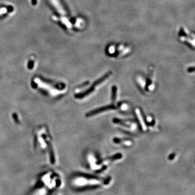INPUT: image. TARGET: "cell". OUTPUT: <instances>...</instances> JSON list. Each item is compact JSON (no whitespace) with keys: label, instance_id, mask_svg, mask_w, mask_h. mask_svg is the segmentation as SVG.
Segmentation results:
<instances>
[{"label":"cell","instance_id":"8fae6325","mask_svg":"<svg viewBox=\"0 0 195 195\" xmlns=\"http://www.w3.org/2000/svg\"><path fill=\"white\" fill-rule=\"evenodd\" d=\"M31 3L33 5H36L37 4V0H31Z\"/></svg>","mask_w":195,"mask_h":195},{"label":"cell","instance_id":"30bf717a","mask_svg":"<svg viewBox=\"0 0 195 195\" xmlns=\"http://www.w3.org/2000/svg\"><path fill=\"white\" fill-rule=\"evenodd\" d=\"M13 117H14V119L15 121H16V123H19V119H18V117L17 115H16V113H14V114H13Z\"/></svg>","mask_w":195,"mask_h":195},{"label":"cell","instance_id":"3957f363","mask_svg":"<svg viewBox=\"0 0 195 195\" xmlns=\"http://www.w3.org/2000/svg\"><path fill=\"white\" fill-rule=\"evenodd\" d=\"M111 74H112L111 72H107L105 75L103 76V77H102L101 78H100V79H99L98 80H97L96 81H95V82L93 84V85H92L91 88H90L88 90H87L86 92H84V93L76 94L75 95V97L77 99H81V98H85L86 96H87L88 94H91L94 91L95 88L98 85H99L100 84H101L102 82H104V81H105L107 79H108L110 77Z\"/></svg>","mask_w":195,"mask_h":195},{"label":"cell","instance_id":"7a4b0ae2","mask_svg":"<svg viewBox=\"0 0 195 195\" xmlns=\"http://www.w3.org/2000/svg\"><path fill=\"white\" fill-rule=\"evenodd\" d=\"M178 39L182 43H185L191 48H194V35L186 28L182 27L178 33Z\"/></svg>","mask_w":195,"mask_h":195},{"label":"cell","instance_id":"7c38bea8","mask_svg":"<svg viewBox=\"0 0 195 195\" xmlns=\"http://www.w3.org/2000/svg\"><path fill=\"white\" fill-rule=\"evenodd\" d=\"M127 106L126 104H122L121 105V108H123V109H126Z\"/></svg>","mask_w":195,"mask_h":195},{"label":"cell","instance_id":"6da1fadb","mask_svg":"<svg viewBox=\"0 0 195 195\" xmlns=\"http://www.w3.org/2000/svg\"><path fill=\"white\" fill-rule=\"evenodd\" d=\"M132 47L125 43H113L107 47L106 50L108 55L112 57H123L131 53Z\"/></svg>","mask_w":195,"mask_h":195},{"label":"cell","instance_id":"52a82bcc","mask_svg":"<svg viewBox=\"0 0 195 195\" xmlns=\"http://www.w3.org/2000/svg\"><path fill=\"white\" fill-rule=\"evenodd\" d=\"M114 142L115 143H124L123 144H125L126 145H129L131 144V142L130 140H121V139H118L117 138H115V139H114Z\"/></svg>","mask_w":195,"mask_h":195},{"label":"cell","instance_id":"5b68a950","mask_svg":"<svg viewBox=\"0 0 195 195\" xmlns=\"http://www.w3.org/2000/svg\"><path fill=\"white\" fill-rule=\"evenodd\" d=\"M48 146V151H49V153H50V160L52 164H54L55 163V156H54V151L53 149V147L51 145V144L48 142L47 140H45Z\"/></svg>","mask_w":195,"mask_h":195},{"label":"cell","instance_id":"9c48e42d","mask_svg":"<svg viewBox=\"0 0 195 195\" xmlns=\"http://www.w3.org/2000/svg\"><path fill=\"white\" fill-rule=\"evenodd\" d=\"M34 62L33 61H30L29 62V63H28V68L29 69H32V67H33L34 66Z\"/></svg>","mask_w":195,"mask_h":195},{"label":"cell","instance_id":"ba28073f","mask_svg":"<svg viewBox=\"0 0 195 195\" xmlns=\"http://www.w3.org/2000/svg\"><path fill=\"white\" fill-rule=\"evenodd\" d=\"M116 93H117V87L116 86H113V87H112V100L113 101H115L116 100Z\"/></svg>","mask_w":195,"mask_h":195},{"label":"cell","instance_id":"8992f818","mask_svg":"<svg viewBox=\"0 0 195 195\" xmlns=\"http://www.w3.org/2000/svg\"><path fill=\"white\" fill-rule=\"evenodd\" d=\"M135 113H136L137 116L138 120L140 122L141 127H142L143 129H144V131H145V130L146 129V125H145V124L144 121V120L143 119V117L142 116V115H141V113H140L139 110H138L137 108V109L135 110Z\"/></svg>","mask_w":195,"mask_h":195},{"label":"cell","instance_id":"277c9868","mask_svg":"<svg viewBox=\"0 0 195 195\" xmlns=\"http://www.w3.org/2000/svg\"><path fill=\"white\" fill-rule=\"evenodd\" d=\"M115 109H116V107L113 105H108V106H104V107L99 108H98V109H96V110H92V111H90V112L87 113L86 116L87 117H91V116L96 115H97V114L100 113L102 112L106 111L111 110H115Z\"/></svg>","mask_w":195,"mask_h":195}]
</instances>
